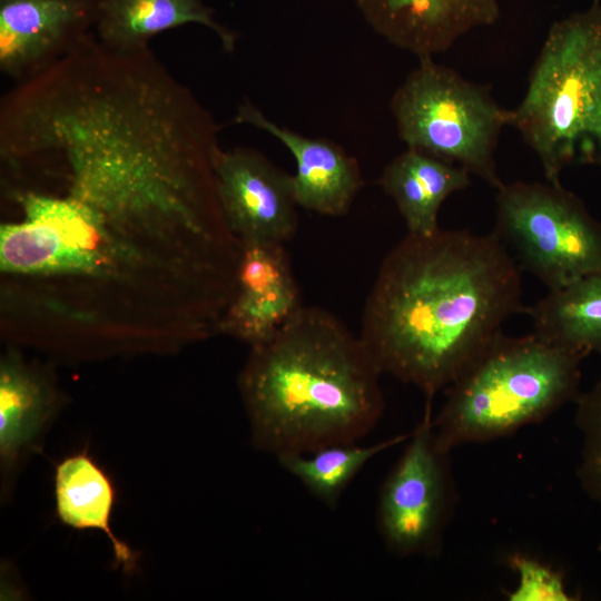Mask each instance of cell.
Segmentation results:
<instances>
[{"mask_svg": "<svg viewBox=\"0 0 601 601\" xmlns=\"http://www.w3.org/2000/svg\"><path fill=\"white\" fill-rule=\"evenodd\" d=\"M101 0H0V70L27 80L72 52L96 28Z\"/></svg>", "mask_w": 601, "mask_h": 601, "instance_id": "cell-10", "label": "cell"}, {"mask_svg": "<svg viewBox=\"0 0 601 601\" xmlns=\"http://www.w3.org/2000/svg\"><path fill=\"white\" fill-rule=\"evenodd\" d=\"M234 122L268 132L290 151L296 164L292 180L298 207L332 217L348 211L364 181L357 160L341 146L279 126L248 100L237 107Z\"/></svg>", "mask_w": 601, "mask_h": 601, "instance_id": "cell-14", "label": "cell"}, {"mask_svg": "<svg viewBox=\"0 0 601 601\" xmlns=\"http://www.w3.org/2000/svg\"><path fill=\"white\" fill-rule=\"evenodd\" d=\"M510 568L518 575L516 587L509 593L510 601H573L562 574L541 561L521 553L508 556Z\"/></svg>", "mask_w": 601, "mask_h": 601, "instance_id": "cell-21", "label": "cell"}, {"mask_svg": "<svg viewBox=\"0 0 601 601\" xmlns=\"http://www.w3.org/2000/svg\"><path fill=\"white\" fill-rule=\"evenodd\" d=\"M581 354L534 332L501 334L447 388L432 416L447 450L509 436L580 395Z\"/></svg>", "mask_w": 601, "mask_h": 601, "instance_id": "cell-4", "label": "cell"}, {"mask_svg": "<svg viewBox=\"0 0 601 601\" xmlns=\"http://www.w3.org/2000/svg\"><path fill=\"white\" fill-rule=\"evenodd\" d=\"M575 403L574 422L581 435L578 479L587 495L601 504V377Z\"/></svg>", "mask_w": 601, "mask_h": 601, "instance_id": "cell-20", "label": "cell"}, {"mask_svg": "<svg viewBox=\"0 0 601 601\" xmlns=\"http://www.w3.org/2000/svg\"><path fill=\"white\" fill-rule=\"evenodd\" d=\"M410 433L373 443L337 442L306 453L277 457V462L318 502L335 509L344 492L363 467L376 455L405 442Z\"/></svg>", "mask_w": 601, "mask_h": 601, "instance_id": "cell-19", "label": "cell"}, {"mask_svg": "<svg viewBox=\"0 0 601 601\" xmlns=\"http://www.w3.org/2000/svg\"><path fill=\"white\" fill-rule=\"evenodd\" d=\"M216 189L230 231L240 244H286L297 231L292 175L259 151L220 148L215 161Z\"/></svg>", "mask_w": 601, "mask_h": 601, "instance_id": "cell-9", "label": "cell"}, {"mask_svg": "<svg viewBox=\"0 0 601 601\" xmlns=\"http://www.w3.org/2000/svg\"><path fill=\"white\" fill-rule=\"evenodd\" d=\"M219 130L150 48L91 33L2 96V184L73 204L114 270L178 266L235 237L216 189Z\"/></svg>", "mask_w": 601, "mask_h": 601, "instance_id": "cell-1", "label": "cell"}, {"mask_svg": "<svg viewBox=\"0 0 601 601\" xmlns=\"http://www.w3.org/2000/svg\"><path fill=\"white\" fill-rule=\"evenodd\" d=\"M367 24L418 59L449 50L462 36L494 24L497 0H354Z\"/></svg>", "mask_w": 601, "mask_h": 601, "instance_id": "cell-12", "label": "cell"}, {"mask_svg": "<svg viewBox=\"0 0 601 601\" xmlns=\"http://www.w3.org/2000/svg\"><path fill=\"white\" fill-rule=\"evenodd\" d=\"M493 234L549 290L601 270V221L561 184L503 183Z\"/></svg>", "mask_w": 601, "mask_h": 601, "instance_id": "cell-7", "label": "cell"}, {"mask_svg": "<svg viewBox=\"0 0 601 601\" xmlns=\"http://www.w3.org/2000/svg\"><path fill=\"white\" fill-rule=\"evenodd\" d=\"M523 309L521 268L493 233H407L380 266L358 335L382 374L431 400Z\"/></svg>", "mask_w": 601, "mask_h": 601, "instance_id": "cell-2", "label": "cell"}, {"mask_svg": "<svg viewBox=\"0 0 601 601\" xmlns=\"http://www.w3.org/2000/svg\"><path fill=\"white\" fill-rule=\"evenodd\" d=\"M390 109L407 148L457 165L495 189L502 186L495 150L512 110L500 106L487 86L433 57L420 58L394 91Z\"/></svg>", "mask_w": 601, "mask_h": 601, "instance_id": "cell-6", "label": "cell"}, {"mask_svg": "<svg viewBox=\"0 0 601 601\" xmlns=\"http://www.w3.org/2000/svg\"><path fill=\"white\" fill-rule=\"evenodd\" d=\"M49 374L11 352L0 367V470L2 500L43 440L62 406Z\"/></svg>", "mask_w": 601, "mask_h": 601, "instance_id": "cell-13", "label": "cell"}, {"mask_svg": "<svg viewBox=\"0 0 601 601\" xmlns=\"http://www.w3.org/2000/svg\"><path fill=\"white\" fill-rule=\"evenodd\" d=\"M533 332L588 356L601 353V270L549 293L526 308Z\"/></svg>", "mask_w": 601, "mask_h": 601, "instance_id": "cell-18", "label": "cell"}, {"mask_svg": "<svg viewBox=\"0 0 601 601\" xmlns=\"http://www.w3.org/2000/svg\"><path fill=\"white\" fill-rule=\"evenodd\" d=\"M302 306L285 244H242L236 292L219 333L252 347L272 337Z\"/></svg>", "mask_w": 601, "mask_h": 601, "instance_id": "cell-11", "label": "cell"}, {"mask_svg": "<svg viewBox=\"0 0 601 601\" xmlns=\"http://www.w3.org/2000/svg\"><path fill=\"white\" fill-rule=\"evenodd\" d=\"M382 372L334 314L302 306L250 347L238 387L253 446L275 459L366 436L384 412Z\"/></svg>", "mask_w": 601, "mask_h": 601, "instance_id": "cell-3", "label": "cell"}, {"mask_svg": "<svg viewBox=\"0 0 601 601\" xmlns=\"http://www.w3.org/2000/svg\"><path fill=\"white\" fill-rule=\"evenodd\" d=\"M190 23L210 29L226 51L235 49L236 35L203 0H101L95 29L107 47L132 51L149 48L161 32Z\"/></svg>", "mask_w": 601, "mask_h": 601, "instance_id": "cell-16", "label": "cell"}, {"mask_svg": "<svg viewBox=\"0 0 601 601\" xmlns=\"http://www.w3.org/2000/svg\"><path fill=\"white\" fill-rule=\"evenodd\" d=\"M115 500L112 481L86 451L67 456L57 465L55 501L60 522L77 530L102 531L111 544L116 563L130 573L138 565V553L111 530Z\"/></svg>", "mask_w": 601, "mask_h": 601, "instance_id": "cell-17", "label": "cell"}, {"mask_svg": "<svg viewBox=\"0 0 601 601\" xmlns=\"http://www.w3.org/2000/svg\"><path fill=\"white\" fill-rule=\"evenodd\" d=\"M470 173L424 151L406 148L383 169L378 184L395 203L407 233L436 231L440 208L449 196L471 184Z\"/></svg>", "mask_w": 601, "mask_h": 601, "instance_id": "cell-15", "label": "cell"}, {"mask_svg": "<svg viewBox=\"0 0 601 601\" xmlns=\"http://www.w3.org/2000/svg\"><path fill=\"white\" fill-rule=\"evenodd\" d=\"M510 126L549 183L571 165L601 166V0L552 23Z\"/></svg>", "mask_w": 601, "mask_h": 601, "instance_id": "cell-5", "label": "cell"}, {"mask_svg": "<svg viewBox=\"0 0 601 601\" xmlns=\"http://www.w3.org/2000/svg\"><path fill=\"white\" fill-rule=\"evenodd\" d=\"M451 452L435 435L428 405L378 491L376 528L395 556L440 554L457 500Z\"/></svg>", "mask_w": 601, "mask_h": 601, "instance_id": "cell-8", "label": "cell"}]
</instances>
